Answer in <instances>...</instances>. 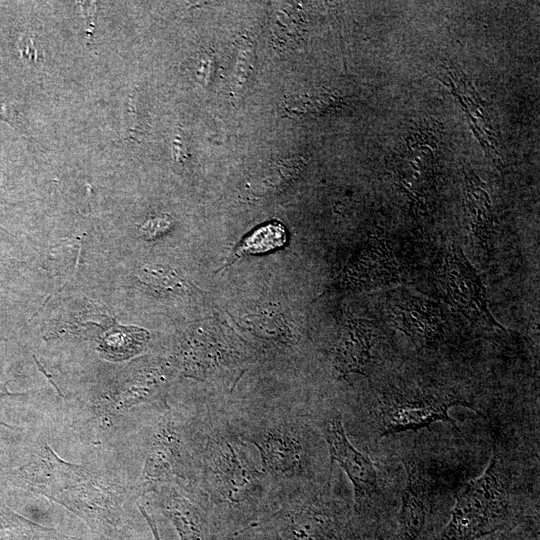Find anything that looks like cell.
<instances>
[{
  "instance_id": "10",
  "label": "cell",
  "mask_w": 540,
  "mask_h": 540,
  "mask_svg": "<svg viewBox=\"0 0 540 540\" xmlns=\"http://www.w3.org/2000/svg\"><path fill=\"white\" fill-rule=\"evenodd\" d=\"M372 342L368 334L350 335L337 348L336 365L342 374L364 373L371 359Z\"/></svg>"
},
{
  "instance_id": "7",
  "label": "cell",
  "mask_w": 540,
  "mask_h": 540,
  "mask_svg": "<svg viewBox=\"0 0 540 540\" xmlns=\"http://www.w3.org/2000/svg\"><path fill=\"white\" fill-rule=\"evenodd\" d=\"M429 505L410 475L403 492L395 540H427Z\"/></svg>"
},
{
  "instance_id": "5",
  "label": "cell",
  "mask_w": 540,
  "mask_h": 540,
  "mask_svg": "<svg viewBox=\"0 0 540 540\" xmlns=\"http://www.w3.org/2000/svg\"><path fill=\"white\" fill-rule=\"evenodd\" d=\"M209 469L214 491L232 503L245 500L261 477L238 442L228 440L217 444L212 451Z\"/></svg>"
},
{
  "instance_id": "4",
  "label": "cell",
  "mask_w": 540,
  "mask_h": 540,
  "mask_svg": "<svg viewBox=\"0 0 540 540\" xmlns=\"http://www.w3.org/2000/svg\"><path fill=\"white\" fill-rule=\"evenodd\" d=\"M322 430L331 461L346 473L354 488L356 504L361 506L378 488V474L373 462L351 444L340 413L326 418Z\"/></svg>"
},
{
  "instance_id": "13",
  "label": "cell",
  "mask_w": 540,
  "mask_h": 540,
  "mask_svg": "<svg viewBox=\"0 0 540 540\" xmlns=\"http://www.w3.org/2000/svg\"><path fill=\"white\" fill-rule=\"evenodd\" d=\"M146 274L155 286L164 290H175L182 287L181 280L173 270L157 266L146 270Z\"/></svg>"
},
{
  "instance_id": "8",
  "label": "cell",
  "mask_w": 540,
  "mask_h": 540,
  "mask_svg": "<svg viewBox=\"0 0 540 540\" xmlns=\"http://www.w3.org/2000/svg\"><path fill=\"white\" fill-rule=\"evenodd\" d=\"M164 431L154 443L142 474L141 483L146 490L169 482L175 475L176 441L173 434Z\"/></svg>"
},
{
  "instance_id": "12",
  "label": "cell",
  "mask_w": 540,
  "mask_h": 540,
  "mask_svg": "<svg viewBox=\"0 0 540 540\" xmlns=\"http://www.w3.org/2000/svg\"><path fill=\"white\" fill-rule=\"evenodd\" d=\"M286 242L285 227L271 222L255 229L237 248V256L265 253L283 246Z\"/></svg>"
},
{
  "instance_id": "17",
  "label": "cell",
  "mask_w": 540,
  "mask_h": 540,
  "mask_svg": "<svg viewBox=\"0 0 540 540\" xmlns=\"http://www.w3.org/2000/svg\"><path fill=\"white\" fill-rule=\"evenodd\" d=\"M481 540H494L492 538H485V539H481Z\"/></svg>"
},
{
  "instance_id": "1",
  "label": "cell",
  "mask_w": 540,
  "mask_h": 540,
  "mask_svg": "<svg viewBox=\"0 0 540 540\" xmlns=\"http://www.w3.org/2000/svg\"><path fill=\"white\" fill-rule=\"evenodd\" d=\"M510 477L494 452L489 465L458 493L435 540H481L520 523L510 496Z\"/></svg>"
},
{
  "instance_id": "9",
  "label": "cell",
  "mask_w": 540,
  "mask_h": 540,
  "mask_svg": "<svg viewBox=\"0 0 540 540\" xmlns=\"http://www.w3.org/2000/svg\"><path fill=\"white\" fill-rule=\"evenodd\" d=\"M163 513L171 520L181 540H207L204 518L189 499L178 495L169 497L164 504Z\"/></svg>"
},
{
  "instance_id": "15",
  "label": "cell",
  "mask_w": 540,
  "mask_h": 540,
  "mask_svg": "<svg viewBox=\"0 0 540 540\" xmlns=\"http://www.w3.org/2000/svg\"><path fill=\"white\" fill-rule=\"evenodd\" d=\"M0 118L13 125H16L19 122L16 111L13 108V106L10 105L1 97H0Z\"/></svg>"
},
{
  "instance_id": "6",
  "label": "cell",
  "mask_w": 540,
  "mask_h": 540,
  "mask_svg": "<svg viewBox=\"0 0 540 540\" xmlns=\"http://www.w3.org/2000/svg\"><path fill=\"white\" fill-rule=\"evenodd\" d=\"M250 441L256 446L262 466L276 478L301 475L306 461L302 435L294 426L277 424L254 435Z\"/></svg>"
},
{
  "instance_id": "11",
  "label": "cell",
  "mask_w": 540,
  "mask_h": 540,
  "mask_svg": "<svg viewBox=\"0 0 540 540\" xmlns=\"http://www.w3.org/2000/svg\"><path fill=\"white\" fill-rule=\"evenodd\" d=\"M149 334L136 327L115 329L102 340L100 349L114 359H125L139 353L146 345Z\"/></svg>"
},
{
  "instance_id": "16",
  "label": "cell",
  "mask_w": 540,
  "mask_h": 540,
  "mask_svg": "<svg viewBox=\"0 0 540 540\" xmlns=\"http://www.w3.org/2000/svg\"><path fill=\"white\" fill-rule=\"evenodd\" d=\"M6 395H11V393L7 390L6 384L0 382V399Z\"/></svg>"
},
{
  "instance_id": "2",
  "label": "cell",
  "mask_w": 540,
  "mask_h": 540,
  "mask_svg": "<svg viewBox=\"0 0 540 540\" xmlns=\"http://www.w3.org/2000/svg\"><path fill=\"white\" fill-rule=\"evenodd\" d=\"M453 405L470 407V404L449 395L397 397L388 400L381 405L378 413L379 432L381 436H385L408 430L415 431L440 421L456 427L448 412Z\"/></svg>"
},
{
  "instance_id": "14",
  "label": "cell",
  "mask_w": 540,
  "mask_h": 540,
  "mask_svg": "<svg viewBox=\"0 0 540 540\" xmlns=\"http://www.w3.org/2000/svg\"><path fill=\"white\" fill-rule=\"evenodd\" d=\"M18 50L21 57L28 62L36 63L39 59L38 49L31 35H24L20 38Z\"/></svg>"
},
{
  "instance_id": "3",
  "label": "cell",
  "mask_w": 540,
  "mask_h": 540,
  "mask_svg": "<svg viewBox=\"0 0 540 540\" xmlns=\"http://www.w3.org/2000/svg\"><path fill=\"white\" fill-rule=\"evenodd\" d=\"M440 284L457 310L466 316L482 318L499 327L489 311L481 279L459 247H452L446 255Z\"/></svg>"
}]
</instances>
